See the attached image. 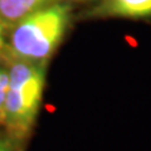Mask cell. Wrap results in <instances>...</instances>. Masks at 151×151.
Here are the masks:
<instances>
[{
	"instance_id": "obj_1",
	"label": "cell",
	"mask_w": 151,
	"mask_h": 151,
	"mask_svg": "<svg viewBox=\"0 0 151 151\" xmlns=\"http://www.w3.org/2000/svg\"><path fill=\"white\" fill-rule=\"evenodd\" d=\"M69 23V6L39 8L20 19L10 37L13 53L27 62L47 59L59 45Z\"/></svg>"
},
{
	"instance_id": "obj_2",
	"label": "cell",
	"mask_w": 151,
	"mask_h": 151,
	"mask_svg": "<svg viewBox=\"0 0 151 151\" xmlns=\"http://www.w3.org/2000/svg\"><path fill=\"white\" fill-rule=\"evenodd\" d=\"M4 125L17 137H24L37 119L44 91V72L27 62L14 64L8 72Z\"/></svg>"
},
{
	"instance_id": "obj_3",
	"label": "cell",
	"mask_w": 151,
	"mask_h": 151,
	"mask_svg": "<svg viewBox=\"0 0 151 151\" xmlns=\"http://www.w3.org/2000/svg\"><path fill=\"white\" fill-rule=\"evenodd\" d=\"M93 14L124 18L151 17V0H103L93 10Z\"/></svg>"
},
{
	"instance_id": "obj_4",
	"label": "cell",
	"mask_w": 151,
	"mask_h": 151,
	"mask_svg": "<svg viewBox=\"0 0 151 151\" xmlns=\"http://www.w3.org/2000/svg\"><path fill=\"white\" fill-rule=\"evenodd\" d=\"M50 0H0V20L4 24L17 23Z\"/></svg>"
},
{
	"instance_id": "obj_5",
	"label": "cell",
	"mask_w": 151,
	"mask_h": 151,
	"mask_svg": "<svg viewBox=\"0 0 151 151\" xmlns=\"http://www.w3.org/2000/svg\"><path fill=\"white\" fill-rule=\"evenodd\" d=\"M9 87V74L5 70L0 69V124L5 120V98Z\"/></svg>"
},
{
	"instance_id": "obj_6",
	"label": "cell",
	"mask_w": 151,
	"mask_h": 151,
	"mask_svg": "<svg viewBox=\"0 0 151 151\" xmlns=\"http://www.w3.org/2000/svg\"><path fill=\"white\" fill-rule=\"evenodd\" d=\"M5 42H4V23L0 20V50L4 48Z\"/></svg>"
},
{
	"instance_id": "obj_7",
	"label": "cell",
	"mask_w": 151,
	"mask_h": 151,
	"mask_svg": "<svg viewBox=\"0 0 151 151\" xmlns=\"http://www.w3.org/2000/svg\"><path fill=\"white\" fill-rule=\"evenodd\" d=\"M0 151H12V147H10V145H9V142H6V141H4V140H0Z\"/></svg>"
}]
</instances>
